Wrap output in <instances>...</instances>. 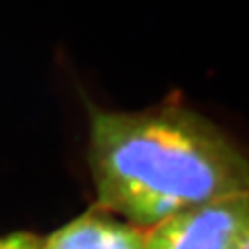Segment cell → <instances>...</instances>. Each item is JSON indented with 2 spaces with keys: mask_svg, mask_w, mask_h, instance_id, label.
<instances>
[{
  "mask_svg": "<svg viewBox=\"0 0 249 249\" xmlns=\"http://www.w3.org/2000/svg\"><path fill=\"white\" fill-rule=\"evenodd\" d=\"M43 238L32 232H11L0 238V249H41Z\"/></svg>",
  "mask_w": 249,
  "mask_h": 249,
  "instance_id": "4",
  "label": "cell"
},
{
  "mask_svg": "<svg viewBox=\"0 0 249 249\" xmlns=\"http://www.w3.org/2000/svg\"><path fill=\"white\" fill-rule=\"evenodd\" d=\"M89 115V162L98 207L141 229L216 197L249 192L248 155L188 107H90Z\"/></svg>",
  "mask_w": 249,
  "mask_h": 249,
  "instance_id": "1",
  "label": "cell"
},
{
  "mask_svg": "<svg viewBox=\"0 0 249 249\" xmlns=\"http://www.w3.org/2000/svg\"><path fill=\"white\" fill-rule=\"evenodd\" d=\"M242 249H249V242H248V244H246V246H244Z\"/></svg>",
  "mask_w": 249,
  "mask_h": 249,
  "instance_id": "5",
  "label": "cell"
},
{
  "mask_svg": "<svg viewBox=\"0 0 249 249\" xmlns=\"http://www.w3.org/2000/svg\"><path fill=\"white\" fill-rule=\"evenodd\" d=\"M248 242L249 192L185 209L146 234V249H242Z\"/></svg>",
  "mask_w": 249,
  "mask_h": 249,
  "instance_id": "2",
  "label": "cell"
},
{
  "mask_svg": "<svg viewBox=\"0 0 249 249\" xmlns=\"http://www.w3.org/2000/svg\"><path fill=\"white\" fill-rule=\"evenodd\" d=\"M146 234L96 205L43 238L41 249H146Z\"/></svg>",
  "mask_w": 249,
  "mask_h": 249,
  "instance_id": "3",
  "label": "cell"
}]
</instances>
